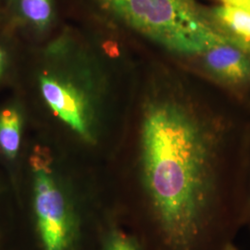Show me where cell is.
<instances>
[{
  "label": "cell",
  "mask_w": 250,
  "mask_h": 250,
  "mask_svg": "<svg viewBox=\"0 0 250 250\" xmlns=\"http://www.w3.org/2000/svg\"><path fill=\"white\" fill-rule=\"evenodd\" d=\"M21 119L14 108L0 112V149L10 160L15 159L21 146Z\"/></svg>",
  "instance_id": "cell-7"
},
{
  "label": "cell",
  "mask_w": 250,
  "mask_h": 250,
  "mask_svg": "<svg viewBox=\"0 0 250 250\" xmlns=\"http://www.w3.org/2000/svg\"><path fill=\"white\" fill-rule=\"evenodd\" d=\"M39 82L43 99L55 115L74 133L90 140L89 107L84 95L72 83L52 74L41 75Z\"/></svg>",
  "instance_id": "cell-3"
},
{
  "label": "cell",
  "mask_w": 250,
  "mask_h": 250,
  "mask_svg": "<svg viewBox=\"0 0 250 250\" xmlns=\"http://www.w3.org/2000/svg\"><path fill=\"white\" fill-rule=\"evenodd\" d=\"M15 14L39 31L50 26L55 17L54 0H9Z\"/></svg>",
  "instance_id": "cell-5"
},
{
  "label": "cell",
  "mask_w": 250,
  "mask_h": 250,
  "mask_svg": "<svg viewBox=\"0 0 250 250\" xmlns=\"http://www.w3.org/2000/svg\"><path fill=\"white\" fill-rule=\"evenodd\" d=\"M225 250H238L236 248H235V246L234 245H231L230 247H228L227 249Z\"/></svg>",
  "instance_id": "cell-13"
},
{
  "label": "cell",
  "mask_w": 250,
  "mask_h": 250,
  "mask_svg": "<svg viewBox=\"0 0 250 250\" xmlns=\"http://www.w3.org/2000/svg\"><path fill=\"white\" fill-rule=\"evenodd\" d=\"M4 61H5V54L0 49V75L3 71V67H4Z\"/></svg>",
  "instance_id": "cell-11"
},
{
  "label": "cell",
  "mask_w": 250,
  "mask_h": 250,
  "mask_svg": "<svg viewBox=\"0 0 250 250\" xmlns=\"http://www.w3.org/2000/svg\"><path fill=\"white\" fill-rule=\"evenodd\" d=\"M107 250H142L137 240L125 233L117 231L113 232L107 243Z\"/></svg>",
  "instance_id": "cell-8"
},
{
  "label": "cell",
  "mask_w": 250,
  "mask_h": 250,
  "mask_svg": "<svg viewBox=\"0 0 250 250\" xmlns=\"http://www.w3.org/2000/svg\"><path fill=\"white\" fill-rule=\"evenodd\" d=\"M222 139L175 103L146 108L140 190L157 250H225L246 225L248 188L224 178Z\"/></svg>",
  "instance_id": "cell-1"
},
{
  "label": "cell",
  "mask_w": 250,
  "mask_h": 250,
  "mask_svg": "<svg viewBox=\"0 0 250 250\" xmlns=\"http://www.w3.org/2000/svg\"><path fill=\"white\" fill-rule=\"evenodd\" d=\"M34 208L44 250H69L72 238L68 205L62 189L54 177L50 160L42 149L32 159Z\"/></svg>",
  "instance_id": "cell-2"
},
{
  "label": "cell",
  "mask_w": 250,
  "mask_h": 250,
  "mask_svg": "<svg viewBox=\"0 0 250 250\" xmlns=\"http://www.w3.org/2000/svg\"><path fill=\"white\" fill-rule=\"evenodd\" d=\"M248 200H247V220H246V225H249L250 227V180L248 182Z\"/></svg>",
  "instance_id": "cell-9"
},
{
  "label": "cell",
  "mask_w": 250,
  "mask_h": 250,
  "mask_svg": "<svg viewBox=\"0 0 250 250\" xmlns=\"http://www.w3.org/2000/svg\"><path fill=\"white\" fill-rule=\"evenodd\" d=\"M213 17L225 28V33L250 43V11L240 7L224 5L213 9Z\"/></svg>",
  "instance_id": "cell-6"
},
{
  "label": "cell",
  "mask_w": 250,
  "mask_h": 250,
  "mask_svg": "<svg viewBox=\"0 0 250 250\" xmlns=\"http://www.w3.org/2000/svg\"><path fill=\"white\" fill-rule=\"evenodd\" d=\"M246 47L245 41L230 36L201 55L206 68L214 76L228 83H244L250 82V53Z\"/></svg>",
  "instance_id": "cell-4"
},
{
  "label": "cell",
  "mask_w": 250,
  "mask_h": 250,
  "mask_svg": "<svg viewBox=\"0 0 250 250\" xmlns=\"http://www.w3.org/2000/svg\"><path fill=\"white\" fill-rule=\"evenodd\" d=\"M232 6L240 7V8L248 9L250 11V0H236V2Z\"/></svg>",
  "instance_id": "cell-10"
},
{
  "label": "cell",
  "mask_w": 250,
  "mask_h": 250,
  "mask_svg": "<svg viewBox=\"0 0 250 250\" xmlns=\"http://www.w3.org/2000/svg\"><path fill=\"white\" fill-rule=\"evenodd\" d=\"M220 1H222L224 5H231V6L236 2V0H220Z\"/></svg>",
  "instance_id": "cell-12"
}]
</instances>
